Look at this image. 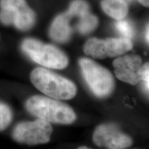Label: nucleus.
I'll return each instance as SVG.
<instances>
[{
  "instance_id": "nucleus-1",
  "label": "nucleus",
  "mask_w": 149,
  "mask_h": 149,
  "mask_svg": "<svg viewBox=\"0 0 149 149\" xmlns=\"http://www.w3.org/2000/svg\"><path fill=\"white\" fill-rule=\"evenodd\" d=\"M26 107L30 113L48 123L70 124L76 115L67 104L43 96H33L28 100Z\"/></svg>"
},
{
  "instance_id": "nucleus-2",
  "label": "nucleus",
  "mask_w": 149,
  "mask_h": 149,
  "mask_svg": "<svg viewBox=\"0 0 149 149\" xmlns=\"http://www.w3.org/2000/svg\"><path fill=\"white\" fill-rule=\"evenodd\" d=\"M31 80L38 90L55 100H70L77 93L72 81L45 68H37L33 70Z\"/></svg>"
},
{
  "instance_id": "nucleus-3",
  "label": "nucleus",
  "mask_w": 149,
  "mask_h": 149,
  "mask_svg": "<svg viewBox=\"0 0 149 149\" xmlns=\"http://www.w3.org/2000/svg\"><path fill=\"white\" fill-rule=\"evenodd\" d=\"M24 53L38 64L52 69H63L68 64V59L64 52L51 44H44L35 39L23 41Z\"/></svg>"
},
{
  "instance_id": "nucleus-4",
  "label": "nucleus",
  "mask_w": 149,
  "mask_h": 149,
  "mask_svg": "<svg viewBox=\"0 0 149 149\" xmlns=\"http://www.w3.org/2000/svg\"><path fill=\"white\" fill-rule=\"evenodd\" d=\"M81 71L86 82L98 97L109 96L114 89V79L107 68L88 58L79 61Z\"/></svg>"
},
{
  "instance_id": "nucleus-5",
  "label": "nucleus",
  "mask_w": 149,
  "mask_h": 149,
  "mask_svg": "<svg viewBox=\"0 0 149 149\" xmlns=\"http://www.w3.org/2000/svg\"><path fill=\"white\" fill-rule=\"evenodd\" d=\"M35 13L26 0H0V22L4 25L26 31L35 25Z\"/></svg>"
},
{
  "instance_id": "nucleus-6",
  "label": "nucleus",
  "mask_w": 149,
  "mask_h": 149,
  "mask_svg": "<svg viewBox=\"0 0 149 149\" xmlns=\"http://www.w3.org/2000/svg\"><path fill=\"white\" fill-rule=\"evenodd\" d=\"M133 46L130 40L124 37L107 40L91 38L85 44L84 51L86 55L94 58L104 59L123 55L132 50Z\"/></svg>"
},
{
  "instance_id": "nucleus-7",
  "label": "nucleus",
  "mask_w": 149,
  "mask_h": 149,
  "mask_svg": "<svg viewBox=\"0 0 149 149\" xmlns=\"http://www.w3.org/2000/svg\"><path fill=\"white\" fill-rule=\"evenodd\" d=\"M52 133L51 124L39 118L34 122L19 123L15 128L13 136L19 143L35 145L48 142Z\"/></svg>"
},
{
  "instance_id": "nucleus-8",
  "label": "nucleus",
  "mask_w": 149,
  "mask_h": 149,
  "mask_svg": "<svg viewBox=\"0 0 149 149\" xmlns=\"http://www.w3.org/2000/svg\"><path fill=\"white\" fill-rule=\"evenodd\" d=\"M93 139L97 146L111 149L125 148L132 144L130 137L123 133L113 124H105L97 126L93 134Z\"/></svg>"
},
{
  "instance_id": "nucleus-9",
  "label": "nucleus",
  "mask_w": 149,
  "mask_h": 149,
  "mask_svg": "<svg viewBox=\"0 0 149 149\" xmlns=\"http://www.w3.org/2000/svg\"><path fill=\"white\" fill-rule=\"evenodd\" d=\"M115 74L121 81L135 85L141 80L142 61L138 55H125L113 61Z\"/></svg>"
},
{
  "instance_id": "nucleus-10",
  "label": "nucleus",
  "mask_w": 149,
  "mask_h": 149,
  "mask_svg": "<svg viewBox=\"0 0 149 149\" xmlns=\"http://www.w3.org/2000/svg\"><path fill=\"white\" fill-rule=\"evenodd\" d=\"M70 19L71 17L66 12L59 15L53 20L49 31V35L52 40L59 43L66 42L69 40L72 33Z\"/></svg>"
},
{
  "instance_id": "nucleus-11",
  "label": "nucleus",
  "mask_w": 149,
  "mask_h": 149,
  "mask_svg": "<svg viewBox=\"0 0 149 149\" xmlns=\"http://www.w3.org/2000/svg\"><path fill=\"white\" fill-rule=\"evenodd\" d=\"M102 8L108 15L117 20L125 18L128 12V4L124 0H103Z\"/></svg>"
},
{
  "instance_id": "nucleus-12",
  "label": "nucleus",
  "mask_w": 149,
  "mask_h": 149,
  "mask_svg": "<svg viewBox=\"0 0 149 149\" xmlns=\"http://www.w3.org/2000/svg\"><path fill=\"white\" fill-rule=\"evenodd\" d=\"M78 18L79 21L76 25V29L81 34H89L97 26L98 19L94 15L91 14L90 11L79 16Z\"/></svg>"
},
{
  "instance_id": "nucleus-13",
  "label": "nucleus",
  "mask_w": 149,
  "mask_h": 149,
  "mask_svg": "<svg viewBox=\"0 0 149 149\" xmlns=\"http://www.w3.org/2000/svg\"><path fill=\"white\" fill-rule=\"evenodd\" d=\"M89 11H90V8L86 1L84 0H74L70 3L69 9L66 13L71 17H78L79 16Z\"/></svg>"
},
{
  "instance_id": "nucleus-14",
  "label": "nucleus",
  "mask_w": 149,
  "mask_h": 149,
  "mask_svg": "<svg viewBox=\"0 0 149 149\" xmlns=\"http://www.w3.org/2000/svg\"><path fill=\"white\" fill-rule=\"evenodd\" d=\"M115 27H116L118 32L124 38L130 40L131 38H133L134 35H135V29H134L133 24L129 21L124 20V19L117 20V22L115 24Z\"/></svg>"
},
{
  "instance_id": "nucleus-15",
  "label": "nucleus",
  "mask_w": 149,
  "mask_h": 149,
  "mask_svg": "<svg viewBox=\"0 0 149 149\" xmlns=\"http://www.w3.org/2000/svg\"><path fill=\"white\" fill-rule=\"evenodd\" d=\"M13 113L10 108L3 103H0V130L7 128L12 121Z\"/></svg>"
},
{
  "instance_id": "nucleus-16",
  "label": "nucleus",
  "mask_w": 149,
  "mask_h": 149,
  "mask_svg": "<svg viewBox=\"0 0 149 149\" xmlns=\"http://www.w3.org/2000/svg\"><path fill=\"white\" fill-rule=\"evenodd\" d=\"M141 80H143L144 82V89L147 93L149 91V65L148 63H146L144 66L141 67Z\"/></svg>"
},
{
  "instance_id": "nucleus-17",
  "label": "nucleus",
  "mask_w": 149,
  "mask_h": 149,
  "mask_svg": "<svg viewBox=\"0 0 149 149\" xmlns=\"http://www.w3.org/2000/svg\"><path fill=\"white\" fill-rule=\"evenodd\" d=\"M141 4H142L145 7H148L149 0H137Z\"/></svg>"
},
{
  "instance_id": "nucleus-18",
  "label": "nucleus",
  "mask_w": 149,
  "mask_h": 149,
  "mask_svg": "<svg viewBox=\"0 0 149 149\" xmlns=\"http://www.w3.org/2000/svg\"><path fill=\"white\" fill-rule=\"evenodd\" d=\"M148 24L146 26V33H145V37H146V40L147 41V43H148V40H149V36H148Z\"/></svg>"
},
{
  "instance_id": "nucleus-19",
  "label": "nucleus",
  "mask_w": 149,
  "mask_h": 149,
  "mask_svg": "<svg viewBox=\"0 0 149 149\" xmlns=\"http://www.w3.org/2000/svg\"><path fill=\"white\" fill-rule=\"evenodd\" d=\"M124 1H126V2H127V3H128L129 2H131V1H133V0H124Z\"/></svg>"
}]
</instances>
